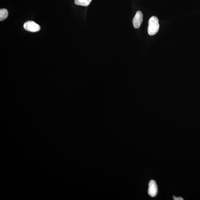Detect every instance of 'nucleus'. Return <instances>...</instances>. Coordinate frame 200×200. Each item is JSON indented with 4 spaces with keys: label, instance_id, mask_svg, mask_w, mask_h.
<instances>
[{
    "label": "nucleus",
    "instance_id": "f03ea898",
    "mask_svg": "<svg viewBox=\"0 0 200 200\" xmlns=\"http://www.w3.org/2000/svg\"><path fill=\"white\" fill-rule=\"evenodd\" d=\"M24 28L26 31L33 33L39 31L40 29V26L33 21H28L25 23Z\"/></svg>",
    "mask_w": 200,
    "mask_h": 200
},
{
    "label": "nucleus",
    "instance_id": "7ed1b4c3",
    "mask_svg": "<svg viewBox=\"0 0 200 200\" xmlns=\"http://www.w3.org/2000/svg\"><path fill=\"white\" fill-rule=\"evenodd\" d=\"M158 187L156 182L154 180H151L149 184L148 193L149 196L153 197L156 196L158 193Z\"/></svg>",
    "mask_w": 200,
    "mask_h": 200
},
{
    "label": "nucleus",
    "instance_id": "0eeeda50",
    "mask_svg": "<svg viewBox=\"0 0 200 200\" xmlns=\"http://www.w3.org/2000/svg\"><path fill=\"white\" fill-rule=\"evenodd\" d=\"M173 199L175 200H183L184 199L183 198L181 197H176L175 196H173Z\"/></svg>",
    "mask_w": 200,
    "mask_h": 200
},
{
    "label": "nucleus",
    "instance_id": "20e7f679",
    "mask_svg": "<svg viewBox=\"0 0 200 200\" xmlns=\"http://www.w3.org/2000/svg\"><path fill=\"white\" fill-rule=\"evenodd\" d=\"M143 15L141 12L137 11L133 20V24L135 28L140 27L143 21Z\"/></svg>",
    "mask_w": 200,
    "mask_h": 200
},
{
    "label": "nucleus",
    "instance_id": "39448f33",
    "mask_svg": "<svg viewBox=\"0 0 200 200\" xmlns=\"http://www.w3.org/2000/svg\"><path fill=\"white\" fill-rule=\"evenodd\" d=\"M92 1V0H75V3L76 5L87 6H89Z\"/></svg>",
    "mask_w": 200,
    "mask_h": 200
},
{
    "label": "nucleus",
    "instance_id": "f257e3e1",
    "mask_svg": "<svg viewBox=\"0 0 200 200\" xmlns=\"http://www.w3.org/2000/svg\"><path fill=\"white\" fill-rule=\"evenodd\" d=\"M160 25L158 18L155 16H153L150 18L148 22V33L150 35L152 36L158 33Z\"/></svg>",
    "mask_w": 200,
    "mask_h": 200
},
{
    "label": "nucleus",
    "instance_id": "423d86ee",
    "mask_svg": "<svg viewBox=\"0 0 200 200\" xmlns=\"http://www.w3.org/2000/svg\"><path fill=\"white\" fill-rule=\"evenodd\" d=\"M8 12L6 9H1L0 10V21H2L4 20L8 17Z\"/></svg>",
    "mask_w": 200,
    "mask_h": 200
}]
</instances>
